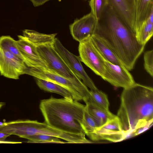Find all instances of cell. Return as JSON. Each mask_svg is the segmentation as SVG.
Here are the masks:
<instances>
[{"label": "cell", "instance_id": "7a4b0ae2", "mask_svg": "<svg viewBox=\"0 0 153 153\" xmlns=\"http://www.w3.org/2000/svg\"><path fill=\"white\" fill-rule=\"evenodd\" d=\"M117 117L126 138L149 128L153 122V89L135 83L123 88Z\"/></svg>", "mask_w": 153, "mask_h": 153}, {"label": "cell", "instance_id": "9c48e42d", "mask_svg": "<svg viewBox=\"0 0 153 153\" xmlns=\"http://www.w3.org/2000/svg\"><path fill=\"white\" fill-rule=\"evenodd\" d=\"M106 71L102 78L112 85L125 88L136 82L132 75L123 65L112 64L104 59Z\"/></svg>", "mask_w": 153, "mask_h": 153}, {"label": "cell", "instance_id": "ac0fdd59", "mask_svg": "<svg viewBox=\"0 0 153 153\" xmlns=\"http://www.w3.org/2000/svg\"><path fill=\"white\" fill-rule=\"evenodd\" d=\"M36 84L45 91L58 94L68 99H73L72 94L68 90L58 84L39 78H37Z\"/></svg>", "mask_w": 153, "mask_h": 153}, {"label": "cell", "instance_id": "f546056e", "mask_svg": "<svg viewBox=\"0 0 153 153\" xmlns=\"http://www.w3.org/2000/svg\"></svg>", "mask_w": 153, "mask_h": 153}, {"label": "cell", "instance_id": "2e32d148", "mask_svg": "<svg viewBox=\"0 0 153 153\" xmlns=\"http://www.w3.org/2000/svg\"><path fill=\"white\" fill-rule=\"evenodd\" d=\"M91 38L94 46L105 59L112 64L123 66L116 55L98 35L94 33Z\"/></svg>", "mask_w": 153, "mask_h": 153}, {"label": "cell", "instance_id": "f1b7e54d", "mask_svg": "<svg viewBox=\"0 0 153 153\" xmlns=\"http://www.w3.org/2000/svg\"><path fill=\"white\" fill-rule=\"evenodd\" d=\"M50 34L51 35L52 34ZM50 34H49V35H50Z\"/></svg>", "mask_w": 153, "mask_h": 153}, {"label": "cell", "instance_id": "d4e9b609", "mask_svg": "<svg viewBox=\"0 0 153 153\" xmlns=\"http://www.w3.org/2000/svg\"><path fill=\"white\" fill-rule=\"evenodd\" d=\"M34 7H38L43 4L50 0H30Z\"/></svg>", "mask_w": 153, "mask_h": 153}, {"label": "cell", "instance_id": "ffe728a7", "mask_svg": "<svg viewBox=\"0 0 153 153\" xmlns=\"http://www.w3.org/2000/svg\"><path fill=\"white\" fill-rule=\"evenodd\" d=\"M16 41L9 36H3L0 37V46L10 51L24 62L23 57L16 45Z\"/></svg>", "mask_w": 153, "mask_h": 153}, {"label": "cell", "instance_id": "cb8c5ba5", "mask_svg": "<svg viewBox=\"0 0 153 153\" xmlns=\"http://www.w3.org/2000/svg\"><path fill=\"white\" fill-rule=\"evenodd\" d=\"M144 66L146 71L152 77L153 76V51L145 52L144 54Z\"/></svg>", "mask_w": 153, "mask_h": 153}, {"label": "cell", "instance_id": "5bb4252c", "mask_svg": "<svg viewBox=\"0 0 153 153\" xmlns=\"http://www.w3.org/2000/svg\"><path fill=\"white\" fill-rule=\"evenodd\" d=\"M135 10L134 31L153 11V0H135Z\"/></svg>", "mask_w": 153, "mask_h": 153}, {"label": "cell", "instance_id": "83f0119b", "mask_svg": "<svg viewBox=\"0 0 153 153\" xmlns=\"http://www.w3.org/2000/svg\"><path fill=\"white\" fill-rule=\"evenodd\" d=\"M5 105V103L4 102H0V109L2 107Z\"/></svg>", "mask_w": 153, "mask_h": 153}, {"label": "cell", "instance_id": "9a60e30c", "mask_svg": "<svg viewBox=\"0 0 153 153\" xmlns=\"http://www.w3.org/2000/svg\"><path fill=\"white\" fill-rule=\"evenodd\" d=\"M85 104L86 109L95 121L97 128L116 117V115L112 114L109 110L104 109L89 102Z\"/></svg>", "mask_w": 153, "mask_h": 153}, {"label": "cell", "instance_id": "52a82bcc", "mask_svg": "<svg viewBox=\"0 0 153 153\" xmlns=\"http://www.w3.org/2000/svg\"><path fill=\"white\" fill-rule=\"evenodd\" d=\"M27 66L23 61L0 46V73L9 78L17 79L25 74Z\"/></svg>", "mask_w": 153, "mask_h": 153}, {"label": "cell", "instance_id": "7402d4cb", "mask_svg": "<svg viewBox=\"0 0 153 153\" xmlns=\"http://www.w3.org/2000/svg\"><path fill=\"white\" fill-rule=\"evenodd\" d=\"M60 138L56 137L51 135L36 134L29 137L27 143H64L65 142L62 141Z\"/></svg>", "mask_w": 153, "mask_h": 153}, {"label": "cell", "instance_id": "d6986e66", "mask_svg": "<svg viewBox=\"0 0 153 153\" xmlns=\"http://www.w3.org/2000/svg\"><path fill=\"white\" fill-rule=\"evenodd\" d=\"M88 102L105 110H109V104L107 96L98 89L90 91V96Z\"/></svg>", "mask_w": 153, "mask_h": 153}, {"label": "cell", "instance_id": "4316f807", "mask_svg": "<svg viewBox=\"0 0 153 153\" xmlns=\"http://www.w3.org/2000/svg\"><path fill=\"white\" fill-rule=\"evenodd\" d=\"M22 142H14V141H6L4 142L0 141V143H5V144H18V143H21Z\"/></svg>", "mask_w": 153, "mask_h": 153}, {"label": "cell", "instance_id": "8fae6325", "mask_svg": "<svg viewBox=\"0 0 153 153\" xmlns=\"http://www.w3.org/2000/svg\"><path fill=\"white\" fill-rule=\"evenodd\" d=\"M97 21L91 12L79 19L75 20L69 26L73 39L79 42L91 37L95 32Z\"/></svg>", "mask_w": 153, "mask_h": 153}, {"label": "cell", "instance_id": "5b68a950", "mask_svg": "<svg viewBox=\"0 0 153 153\" xmlns=\"http://www.w3.org/2000/svg\"><path fill=\"white\" fill-rule=\"evenodd\" d=\"M78 51L81 62L102 78L106 71L104 59L94 46L91 37L79 42Z\"/></svg>", "mask_w": 153, "mask_h": 153}, {"label": "cell", "instance_id": "7c38bea8", "mask_svg": "<svg viewBox=\"0 0 153 153\" xmlns=\"http://www.w3.org/2000/svg\"><path fill=\"white\" fill-rule=\"evenodd\" d=\"M18 36V40H16V44L26 66L29 68H47L45 63L40 57L36 46L23 36Z\"/></svg>", "mask_w": 153, "mask_h": 153}, {"label": "cell", "instance_id": "6da1fadb", "mask_svg": "<svg viewBox=\"0 0 153 153\" xmlns=\"http://www.w3.org/2000/svg\"><path fill=\"white\" fill-rule=\"evenodd\" d=\"M94 33L101 38L128 70L133 69L145 45L138 42L134 31L108 4L97 21Z\"/></svg>", "mask_w": 153, "mask_h": 153}, {"label": "cell", "instance_id": "8992f818", "mask_svg": "<svg viewBox=\"0 0 153 153\" xmlns=\"http://www.w3.org/2000/svg\"><path fill=\"white\" fill-rule=\"evenodd\" d=\"M53 47L69 68L91 90L97 89L94 82L87 74L81 63L79 56L73 54L62 44L57 38H55Z\"/></svg>", "mask_w": 153, "mask_h": 153}, {"label": "cell", "instance_id": "484cf974", "mask_svg": "<svg viewBox=\"0 0 153 153\" xmlns=\"http://www.w3.org/2000/svg\"><path fill=\"white\" fill-rule=\"evenodd\" d=\"M10 135V134L7 133L0 132V141H5L6 139Z\"/></svg>", "mask_w": 153, "mask_h": 153}, {"label": "cell", "instance_id": "44dd1931", "mask_svg": "<svg viewBox=\"0 0 153 153\" xmlns=\"http://www.w3.org/2000/svg\"><path fill=\"white\" fill-rule=\"evenodd\" d=\"M108 4L107 0H90L89 5L91 8V12L97 21L99 19Z\"/></svg>", "mask_w": 153, "mask_h": 153}, {"label": "cell", "instance_id": "30bf717a", "mask_svg": "<svg viewBox=\"0 0 153 153\" xmlns=\"http://www.w3.org/2000/svg\"><path fill=\"white\" fill-rule=\"evenodd\" d=\"M88 137L93 141L105 140L113 142H120L126 138L116 116L102 126L97 128Z\"/></svg>", "mask_w": 153, "mask_h": 153}, {"label": "cell", "instance_id": "603a6c76", "mask_svg": "<svg viewBox=\"0 0 153 153\" xmlns=\"http://www.w3.org/2000/svg\"><path fill=\"white\" fill-rule=\"evenodd\" d=\"M81 126L85 134L88 137L97 128L95 121L87 111L86 107Z\"/></svg>", "mask_w": 153, "mask_h": 153}, {"label": "cell", "instance_id": "277c9868", "mask_svg": "<svg viewBox=\"0 0 153 153\" xmlns=\"http://www.w3.org/2000/svg\"><path fill=\"white\" fill-rule=\"evenodd\" d=\"M55 38L52 36L33 44L36 46L38 54L47 68L71 81L81 95L82 100L85 101L89 99L90 91L69 68L55 50L53 43Z\"/></svg>", "mask_w": 153, "mask_h": 153}, {"label": "cell", "instance_id": "3957f363", "mask_svg": "<svg viewBox=\"0 0 153 153\" xmlns=\"http://www.w3.org/2000/svg\"><path fill=\"white\" fill-rule=\"evenodd\" d=\"M85 105L65 98L42 100L39 108L45 122L51 126L65 132L85 136L81 123Z\"/></svg>", "mask_w": 153, "mask_h": 153}, {"label": "cell", "instance_id": "ba28073f", "mask_svg": "<svg viewBox=\"0 0 153 153\" xmlns=\"http://www.w3.org/2000/svg\"><path fill=\"white\" fill-rule=\"evenodd\" d=\"M25 74L60 85L67 89L72 94L74 100L78 101L82 100L81 95L75 85L71 81L47 68L27 67Z\"/></svg>", "mask_w": 153, "mask_h": 153}, {"label": "cell", "instance_id": "e0dca14e", "mask_svg": "<svg viewBox=\"0 0 153 153\" xmlns=\"http://www.w3.org/2000/svg\"><path fill=\"white\" fill-rule=\"evenodd\" d=\"M134 32L138 42L141 45H146L153 35V11Z\"/></svg>", "mask_w": 153, "mask_h": 153}, {"label": "cell", "instance_id": "4fadbf2b", "mask_svg": "<svg viewBox=\"0 0 153 153\" xmlns=\"http://www.w3.org/2000/svg\"><path fill=\"white\" fill-rule=\"evenodd\" d=\"M111 7L134 32L135 0H107Z\"/></svg>", "mask_w": 153, "mask_h": 153}]
</instances>
